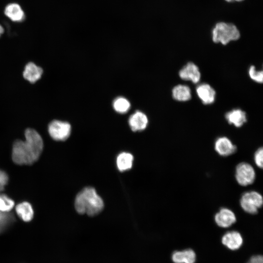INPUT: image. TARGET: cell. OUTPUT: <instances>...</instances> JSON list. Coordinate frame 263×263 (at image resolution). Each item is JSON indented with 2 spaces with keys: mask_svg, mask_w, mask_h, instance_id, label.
Segmentation results:
<instances>
[{
  "mask_svg": "<svg viewBox=\"0 0 263 263\" xmlns=\"http://www.w3.org/2000/svg\"><path fill=\"white\" fill-rule=\"evenodd\" d=\"M25 140H17L13 144L12 158L20 165H32L39 157L43 148V140L34 129L28 128L24 133Z\"/></svg>",
  "mask_w": 263,
  "mask_h": 263,
  "instance_id": "obj_1",
  "label": "cell"
},
{
  "mask_svg": "<svg viewBox=\"0 0 263 263\" xmlns=\"http://www.w3.org/2000/svg\"><path fill=\"white\" fill-rule=\"evenodd\" d=\"M75 207L79 214L86 213L92 216L98 214L103 209L104 203L94 188L87 187L76 195Z\"/></svg>",
  "mask_w": 263,
  "mask_h": 263,
  "instance_id": "obj_2",
  "label": "cell"
},
{
  "mask_svg": "<svg viewBox=\"0 0 263 263\" xmlns=\"http://www.w3.org/2000/svg\"><path fill=\"white\" fill-rule=\"evenodd\" d=\"M240 33L237 27L231 23H217L212 31V39L215 43L226 45L231 41L238 40Z\"/></svg>",
  "mask_w": 263,
  "mask_h": 263,
  "instance_id": "obj_3",
  "label": "cell"
},
{
  "mask_svg": "<svg viewBox=\"0 0 263 263\" xmlns=\"http://www.w3.org/2000/svg\"><path fill=\"white\" fill-rule=\"evenodd\" d=\"M263 204L262 196L256 191L244 193L240 199V205L243 209L250 214H256Z\"/></svg>",
  "mask_w": 263,
  "mask_h": 263,
  "instance_id": "obj_4",
  "label": "cell"
},
{
  "mask_svg": "<svg viewBox=\"0 0 263 263\" xmlns=\"http://www.w3.org/2000/svg\"><path fill=\"white\" fill-rule=\"evenodd\" d=\"M255 170L249 163L242 162L237 166L235 178L240 185L247 186L252 184L255 181Z\"/></svg>",
  "mask_w": 263,
  "mask_h": 263,
  "instance_id": "obj_5",
  "label": "cell"
},
{
  "mask_svg": "<svg viewBox=\"0 0 263 263\" xmlns=\"http://www.w3.org/2000/svg\"><path fill=\"white\" fill-rule=\"evenodd\" d=\"M48 130L49 135L55 140L64 141L70 136L71 127L67 122L55 120L49 123Z\"/></svg>",
  "mask_w": 263,
  "mask_h": 263,
  "instance_id": "obj_6",
  "label": "cell"
},
{
  "mask_svg": "<svg viewBox=\"0 0 263 263\" xmlns=\"http://www.w3.org/2000/svg\"><path fill=\"white\" fill-rule=\"evenodd\" d=\"M179 77L183 80L198 83L201 77L198 67L193 62H189L184 66L179 72Z\"/></svg>",
  "mask_w": 263,
  "mask_h": 263,
  "instance_id": "obj_7",
  "label": "cell"
},
{
  "mask_svg": "<svg viewBox=\"0 0 263 263\" xmlns=\"http://www.w3.org/2000/svg\"><path fill=\"white\" fill-rule=\"evenodd\" d=\"M214 220L219 226L227 228L236 222V217L231 210L224 207L215 215Z\"/></svg>",
  "mask_w": 263,
  "mask_h": 263,
  "instance_id": "obj_8",
  "label": "cell"
},
{
  "mask_svg": "<svg viewBox=\"0 0 263 263\" xmlns=\"http://www.w3.org/2000/svg\"><path fill=\"white\" fill-rule=\"evenodd\" d=\"M197 95L202 102L205 105L212 104L215 100L216 92L208 84L202 83L196 88Z\"/></svg>",
  "mask_w": 263,
  "mask_h": 263,
  "instance_id": "obj_9",
  "label": "cell"
},
{
  "mask_svg": "<svg viewBox=\"0 0 263 263\" xmlns=\"http://www.w3.org/2000/svg\"><path fill=\"white\" fill-rule=\"evenodd\" d=\"M214 148L216 151L223 156L230 155L235 153L237 150L236 146L225 136L220 137L216 140Z\"/></svg>",
  "mask_w": 263,
  "mask_h": 263,
  "instance_id": "obj_10",
  "label": "cell"
},
{
  "mask_svg": "<svg viewBox=\"0 0 263 263\" xmlns=\"http://www.w3.org/2000/svg\"><path fill=\"white\" fill-rule=\"evenodd\" d=\"M222 243L227 248L235 250L242 246L243 239L239 232L233 230L228 231L223 235L222 238Z\"/></svg>",
  "mask_w": 263,
  "mask_h": 263,
  "instance_id": "obj_11",
  "label": "cell"
},
{
  "mask_svg": "<svg viewBox=\"0 0 263 263\" xmlns=\"http://www.w3.org/2000/svg\"><path fill=\"white\" fill-rule=\"evenodd\" d=\"M225 118L227 122L237 128H240L247 122L245 112L240 109H233L225 114Z\"/></svg>",
  "mask_w": 263,
  "mask_h": 263,
  "instance_id": "obj_12",
  "label": "cell"
},
{
  "mask_svg": "<svg viewBox=\"0 0 263 263\" xmlns=\"http://www.w3.org/2000/svg\"><path fill=\"white\" fill-rule=\"evenodd\" d=\"M148 119L145 114L137 111L129 118V124L133 132L140 131L144 130L148 125Z\"/></svg>",
  "mask_w": 263,
  "mask_h": 263,
  "instance_id": "obj_13",
  "label": "cell"
},
{
  "mask_svg": "<svg viewBox=\"0 0 263 263\" xmlns=\"http://www.w3.org/2000/svg\"><path fill=\"white\" fill-rule=\"evenodd\" d=\"M4 12L5 16L14 22H21L25 18L23 10L18 3L8 4L5 7Z\"/></svg>",
  "mask_w": 263,
  "mask_h": 263,
  "instance_id": "obj_14",
  "label": "cell"
},
{
  "mask_svg": "<svg viewBox=\"0 0 263 263\" xmlns=\"http://www.w3.org/2000/svg\"><path fill=\"white\" fill-rule=\"evenodd\" d=\"M42 74V69L31 62L25 66L23 76L27 81L34 83L41 78Z\"/></svg>",
  "mask_w": 263,
  "mask_h": 263,
  "instance_id": "obj_15",
  "label": "cell"
},
{
  "mask_svg": "<svg viewBox=\"0 0 263 263\" xmlns=\"http://www.w3.org/2000/svg\"><path fill=\"white\" fill-rule=\"evenodd\" d=\"M171 259L174 263H194L196 254L191 249L176 251L172 253Z\"/></svg>",
  "mask_w": 263,
  "mask_h": 263,
  "instance_id": "obj_16",
  "label": "cell"
},
{
  "mask_svg": "<svg viewBox=\"0 0 263 263\" xmlns=\"http://www.w3.org/2000/svg\"><path fill=\"white\" fill-rule=\"evenodd\" d=\"M172 96L177 101L186 102L191 98V90L186 85L178 84L172 89Z\"/></svg>",
  "mask_w": 263,
  "mask_h": 263,
  "instance_id": "obj_17",
  "label": "cell"
},
{
  "mask_svg": "<svg viewBox=\"0 0 263 263\" xmlns=\"http://www.w3.org/2000/svg\"><path fill=\"white\" fill-rule=\"evenodd\" d=\"M18 215L24 222H29L33 218L34 211L30 204L24 202L18 204L16 207Z\"/></svg>",
  "mask_w": 263,
  "mask_h": 263,
  "instance_id": "obj_18",
  "label": "cell"
},
{
  "mask_svg": "<svg viewBox=\"0 0 263 263\" xmlns=\"http://www.w3.org/2000/svg\"><path fill=\"white\" fill-rule=\"evenodd\" d=\"M133 156L130 153L122 152L117 157L116 164L118 169L123 171L132 168Z\"/></svg>",
  "mask_w": 263,
  "mask_h": 263,
  "instance_id": "obj_19",
  "label": "cell"
},
{
  "mask_svg": "<svg viewBox=\"0 0 263 263\" xmlns=\"http://www.w3.org/2000/svg\"><path fill=\"white\" fill-rule=\"evenodd\" d=\"M113 107L115 111L119 113H125L130 108L129 101L124 97H119L116 98L113 103Z\"/></svg>",
  "mask_w": 263,
  "mask_h": 263,
  "instance_id": "obj_20",
  "label": "cell"
},
{
  "mask_svg": "<svg viewBox=\"0 0 263 263\" xmlns=\"http://www.w3.org/2000/svg\"><path fill=\"white\" fill-rule=\"evenodd\" d=\"M14 202L6 195L0 194V211L8 212L14 206Z\"/></svg>",
  "mask_w": 263,
  "mask_h": 263,
  "instance_id": "obj_21",
  "label": "cell"
},
{
  "mask_svg": "<svg viewBox=\"0 0 263 263\" xmlns=\"http://www.w3.org/2000/svg\"><path fill=\"white\" fill-rule=\"evenodd\" d=\"M14 220V218L11 214L0 211V233L4 230Z\"/></svg>",
  "mask_w": 263,
  "mask_h": 263,
  "instance_id": "obj_22",
  "label": "cell"
},
{
  "mask_svg": "<svg viewBox=\"0 0 263 263\" xmlns=\"http://www.w3.org/2000/svg\"><path fill=\"white\" fill-rule=\"evenodd\" d=\"M248 75L250 78L255 82L262 83L263 81V73L262 70H258L253 65L250 66L248 69Z\"/></svg>",
  "mask_w": 263,
  "mask_h": 263,
  "instance_id": "obj_23",
  "label": "cell"
},
{
  "mask_svg": "<svg viewBox=\"0 0 263 263\" xmlns=\"http://www.w3.org/2000/svg\"><path fill=\"white\" fill-rule=\"evenodd\" d=\"M254 162L256 165L260 168L263 167V149L262 147L259 148L254 154Z\"/></svg>",
  "mask_w": 263,
  "mask_h": 263,
  "instance_id": "obj_24",
  "label": "cell"
},
{
  "mask_svg": "<svg viewBox=\"0 0 263 263\" xmlns=\"http://www.w3.org/2000/svg\"><path fill=\"white\" fill-rule=\"evenodd\" d=\"M8 181V177L7 174L4 171L0 170V192L3 190Z\"/></svg>",
  "mask_w": 263,
  "mask_h": 263,
  "instance_id": "obj_25",
  "label": "cell"
},
{
  "mask_svg": "<svg viewBox=\"0 0 263 263\" xmlns=\"http://www.w3.org/2000/svg\"><path fill=\"white\" fill-rule=\"evenodd\" d=\"M247 263H263V257L261 255L252 256Z\"/></svg>",
  "mask_w": 263,
  "mask_h": 263,
  "instance_id": "obj_26",
  "label": "cell"
},
{
  "mask_svg": "<svg viewBox=\"0 0 263 263\" xmlns=\"http://www.w3.org/2000/svg\"><path fill=\"white\" fill-rule=\"evenodd\" d=\"M225 0L228 2H231L233 1L241 2L244 0Z\"/></svg>",
  "mask_w": 263,
  "mask_h": 263,
  "instance_id": "obj_27",
  "label": "cell"
},
{
  "mask_svg": "<svg viewBox=\"0 0 263 263\" xmlns=\"http://www.w3.org/2000/svg\"><path fill=\"white\" fill-rule=\"evenodd\" d=\"M4 32V29L1 25H0V37L2 35Z\"/></svg>",
  "mask_w": 263,
  "mask_h": 263,
  "instance_id": "obj_28",
  "label": "cell"
}]
</instances>
